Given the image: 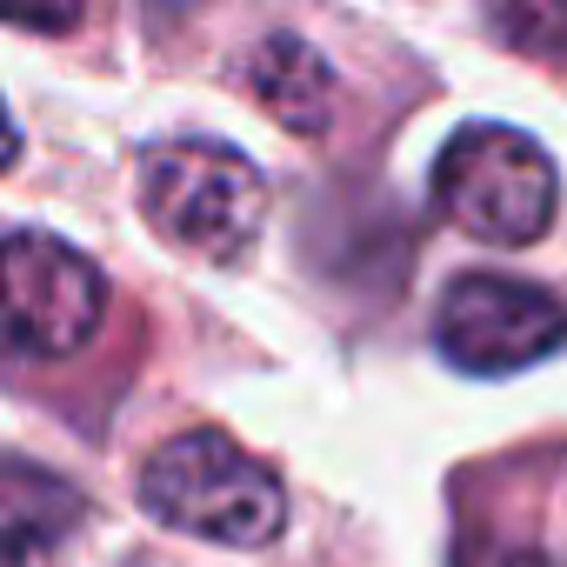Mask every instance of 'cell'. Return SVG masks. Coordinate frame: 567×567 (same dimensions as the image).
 Listing matches in <instances>:
<instances>
[{
    "instance_id": "277c9868",
    "label": "cell",
    "mask_w": 567,
    "mask_h": 567,
    "mask_svg": "<svg viewBox=\"0 0 567 567\" xmlns=\"http://www.w3.org/2000/svg\"><path fill=\"white\" fill-rule=\"evenodd\" d=\"M107 308L101 267L61 234H0V334L28 354H74L94 341Z\"/></svg>"
},
{
    "instance_id": "3957f363",
    "label": "cell",
    "mask_w": 567,
    "mask_h": 567,
    "mask_svg": "<svg viewBox=\"0 0 567 567\" xmlns=\"http://www.w3.org/2000/svg\"><path fill=\"white\" fill-rule=\"evenodd\" d=\"M141 194H147V214L154 227L200 254V260H240L267 220V181L260 167L227 147V141H167L147 154V174H141Z\"/></svg>"
},
{
    "instance_id": "8992f818",
    "label": "cell",
    "mask_w": 567,
    "mask_h": 567,
    "mask_svg": "<svg viewBox=\"0 0 567 567\" xmlns=\"http://www.w3.org/2000/svg\"><path fill=\"white\" fill-rule=\"evenodd\" d=\"M81 520V494L21 461V454H0V560H41L48 547H61Z\"/></svg>"
},
{
    "instance_id": "ba28073f",
    "label": "cell",
    "mask_w": 567,
    "mask_h": 567,
    "mask_svg": "<svg viewBox=\"0 0 567 567\" xmlns=\"http://www.w3.org/2000/svg\"><path fill=\"white\" fill-rule=\"evenodd\" d=\"M454 567H554V560H540L534 547H507V540H467Z\"/></svg>"
},
{
    "instance_id": "7a4b0ae2",
    "label": "cell",
    "mask_w": 567,
    "mask_h": 567,
    "mask_svg": "<svg viewBox=\"0 0 567 567\" xmlns=\"http://www.w3.org/2000/svg\"><path fill=\"white\" fill-rule=\"evenodd\" d=\"M434 200L461 234H474L487 247H527L547 234L560 181H554V161L540 154L534 134L501 127V121H474L441 147Z\"/></svg>"
},
{
    "instance_id": "52a82bcc",
    "label": "cell",
    "mask_w": 567,
    "mask_h": 567,
    "mask_svg": "<svg viewBox=\"0 0 567 567\" xmlns=\"http://www.w3.org/2000/svg\"><path fill=\"white\" fill-rule=\"evenodd\" d=\"M247 87L260 94V107L280 121V127H295V134H321L328 127V107H334V74L328 61L295 41V34H267L260 54L247 61Z\"/></svg>"
},
{
    "instance_id": "6da1fadb",
    "label": "cell",
    "mask_w": 567,
    "mask_h": 567,
    "mask_svg": "<svg viewBox=\"0 0 567 567\" xmlns=\"http://www.w3.org/2000/svg\"><path fill=\"white\" fill-rule=\"evenodd\" d=\"M141 501L154 520L220 547H260L288 520L280 481L214 427H187L167 447H154L141 467Z\"/></svg>"
},
{
    "instance_id": "9c48e42d",
    "label": "cell",
    "mask_w": 567,
    "mask_h": 567,
    "mask_svg": "<svg viewBox=\"0 0 567 567\" xmlns=\"http://www.w3.org/2000/svg\"><path fill=\"white\" fill-rule=\"evenodd\" d=\"M14 154H21V127L8 121V107H0V167H8Z\"/></svg>"
},
{
    "instance_id": "5b68a950",
    "label": "cell",
    "mask_w": 567,
    "mask_h": 567,
    "mask_svg": "<svg viewBox=\"0 0 567 567\" xmlns=\"http://www.w3.org/2000/svg\"><path fill=\"white\" fill-rule=\"evenodd\" d=\"M434 341L461 374H514V368L547 361L567 341V308L547 288H534V280L461 274L441 295Z\"/></svg>"
}]
</instances>
